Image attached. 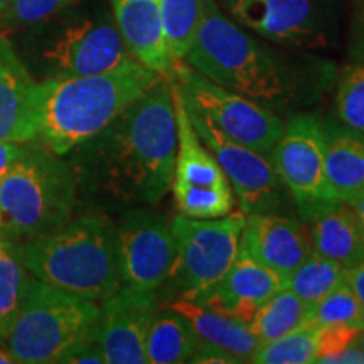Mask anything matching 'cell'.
<instances>
[{"mask_svg": "<svg viewBox=\"0 0 364 364\" xmlns=\"http://www.w3.org/2000/svg\"><path fill=\"white\" fill-rule=\"evenodd\" d=\"M176 144L171 81L164 76L110 125L68 154L78 199L154 206L172 186Z\"/></svg>", "mask_w": 364, "mask_h": 364, "instance_id": "6da1fadb", "label": "cell"}, {"mask_svg": "<svg viewBox=\"0 0 364 364\" xmlns=\"http://www.w3.org/2000/svg\"><path fill=\"white\" fill-rule=\"evenodd\" d=\"M184 61L213 83L279 115L312 107L338 80L332 63L275 51L241 29L215 0H203L201 22Z\"/></svg>", "mask_w": 364, "mask_h": 364, "instance_id": "7a4b0ae2", "label": "cell"}, {"mask_svg": "<svg viewBox=\"0 0 364 364\" xmlns=\"http://www.w3.org/2000/svg\"><path fill=\"white\" fill-rule=\"evenodd\" d=\"M166 75L136 61L88 76H51L38 83L36 140L68 156L112 124Z\"/></svg>", "mask_w": 364, "mask_h": 364, "instance_id": "3957f363", "label": "cell"}, {"mask_svg": "<svg viewBox=\"0 0 364 364\" xmlns=\"http://www.w3.org/2000/svg\"><path fill=\"white\" fill-rule=\"evenodd\" d=\"M26 270L44 284L102 302L122 285L117 225L90 213L41 238L12 243Z\"/></svg>", "mask_w": 364, "mask_h": 364, "instance_id": "277c9868", "label": "cell"}, {"mask_svg": "<svg viewBox=\"0 0 364 364\" xmlns=\"http://www.w3.org/2000/svg\"><path fill=\"white\" fill-rule=\"evenodd\" d=\"M76 204L70 162L38 140L22 144L21 156L0 181V238L21 243L53 233L71 220Z\"/></svg>", "mask_w": 364, "mask_h": 364, "instance_id": "5b68a950", "label": "cell"}, {"mask_svg": "<svg viewBox=\"0 0 364 364\" xmlns=\"http://www.w3.org/2000/svg\"><path fill=\"white\" fill-rule=\"evenodd\" d=\"M100 306L31 275L4 343L21 364L58 363L71 346L97 338Z\"/></svg>", "mask_w": 364, "mask_h": 364, "instance_id": "8992f818", "label": "cell"}, {"mask_svg": "<svg viewBox=\"0 0 364 364\" xmlns=\"http://www.w3.org/2000/svg\"><path fill=\"white\" fill-rule=\"evenodd\" d=\"M247 215L228 213L215 220H194L184 215L171 220L176 258L169 279V292L194 299L225 275L236 258Z\"/></svg>", "mask_w": 364, "mask_h": 364, "instance_id": "52a82bcc", "label": "cell"}, {"mask_svg": "<svg viewBox=\"0 0 364 364\" xmlns=\"http://www.w3.org/2000/svg\"><path fill=\"white\" fill-rule=\"evenodd\" d=\"M166 76L179 86L186 103L203 113L223 135L270 156L285 127L282 115L213 83L186 61L172 63Z\"/></svg>", "mask_w": 364, "mask_h": 364, "instance_id": "ba28073f", "label": "cell"}, {"mask_svg": "<svg viewBox=\"0 0 364 364\" xmlns=\"http://www.w3.org/2000/svg\"><path fill=\"white\" fill-rule=\"evenodd\" d=\"M270 159L299 215L309 223L338 201L326 176L324 120L311 113H295L285 122Z\"/></svg>", "mask_w": 364, "mask_h": 364, "instance_id": "9c48e42d", "label": "cell"}, {"mask_svg": "<svg viewBox=\"0 0 364 364\" xmlns=\"http://www.w3.org/2000/svg\"><path fill=\"white\" fill-rule=\"evenodd\" d=\"M186 108L194 129L225 172L235 198L238 199L240 211L248 216L255 213H275L284 206L289 193L282 184L270 156L228 139L203 113L188 103Z\"/></svg>", "mask_w": 364, "mask_h": 364, "instance_id": "30bf717a", "label": "cell"}, {"mask_svg": "<svg viewBox=\"0 0 364 364\" xmlns=\"http://www.w3.org/2000/svg\"><path fill=\"white\" fill-rule=\"evenodd\" d=\"M236 24L294 49L326 48L331 19L321 0H220Z\"/></svg>", "mask_w": 364, "mask_h": 364, "instance_id": "8fae6325", "label": "cell"}, {"mask_svg": "<svg viewBox=\"0 0 364 364\" xmlns=\"http://www.w3.org/2000/svg\"><path fill=\"white\" fill-rule=\"evenodd\" d=\"M122 284L159 292L166 285L176 258L171 221L132 209L117 226Z\"/></svg>", "mask_w": 364, "mask_h": 364, "instance_id": "7c38bea8", "label": "cell"}, {"mask_svg": "<svg viewBox=\"0 0 364 364\" xmlns=\"http://www.w3.org/2000/svg\"><path fill=\"white\" fill-rule=\"evenodd\" d=\"M53 76H88L135 61L110 17H85L59 33L44 53Z\"/></svg>", "mask_w": 364, "mask_h": 364, "instance_id": "4fadbf2b", "label": "cell"}, {"mask_svg": "<svg viewBox=\"0 0 364 364\" xmlns=\"http://www.w3.org/2000/svg\"><path fill=\"white\" fill-rule=\"evenodd\" d=\"M161 299L152 290L122 284L102 300L97 341L107 364H147L145 339Z\"/></svg>", "mask_w": 364, "mask_h": 364, "instance_id": "5bb4252c", "label": "cell"}, {"mask_svg": "<svg viewBox=\"0 0 364 364\" xmlns=\"http://www.w3.org/2000/svg\"><path fill=\"white\" fill-rule=\"evenodd\" d=\"M284 287L285 282L275 272L238 250L225 275L189 300L250 324L263 304Z\"/></svg>", "mask_w": 364, "mask_h": 364, "instance_id": "9a60e30c", "label": "cell"}, {"mask_svg": "<svg viewBox=\"0 0 364 364\" xmlns=\"http://www.w3.org/2000/svg\"><path fill=\"white\" fill-rule=\"evenodd\" d=\"M240 250L275 272L287 284L295 268L306 260L314 248L299 221L268 211L247 216Z\"/></svg>", "mask_w": 364, "mask_h": 364, "instance_id": "2e32d148", "label": "cell"}, {"mask_svg": "<svg viewBox=\"0 0 364 364\" xmlns=\"http://www.w3.org/2000/svg\"><path fill=\"white\" fill-rule=\"evenodd\" d=\"M38 81L6 36L0 34V140L26 144L38 132Z\"/></svg>", "mask_w": 364, "mask_h": 364, "instance_id": "e0dca14e", "label": "cell"}, {"mask_svg": "<svg viewBox=\"0 0 364 364\" xmlns=\"http://www.w3.org/2000/svg\"><path fill=\"white\" fill-rule=\"evenodd\" d=\"M113 21L130 56L150 70L167 75L172 59L164 38L159 0H110Z\"/></svg>", "mask_w": 364, "mask_h": 364, "instance_id": "ac0fdd59", "label": "cell"}, {"mask_svg": "<svg viewBox=\"0 0 364 364\" xmlns=\"http://www.w3.org/2000/svg\"><path fill=\"white\" fill-rule=\"evenodd\" d=\"M326 176L338 201L349 204L364 191V134L324 120Z\"/></svg>", "mask_w": 364, "mask_h": 364, "instance_id": "d6986e66", "label": "cell"}, {"mask_svg": "<svg viewBox=\"0 0 364 364\" xmlns=\"http://www.w3.org/2000/svg\"><path fill=\"white\" fill-rule=\"evenodd\" d=\"M169 78V76H167ZM171 81L172 105H174L176 117V162L174 179L189 182V184L218 186L226 184L228 179L220 164L203 142L198 130L191 122L184 97L179 86Z\"/></svg>", "mask_w": 364, "mask_h": 364, "instance_id": "ffe728a7", "label": "cell"}, {"mask_svg": "<svg viewBox=\"0 0 364 364\" xmlns=\"http://www.w3.org/2000/svg\"><path fill=\"white\" fill-rule=\"evenodd\" d=\"M309 223V238L314 252L338 262L346 270L353 268L364 257L363 228L349 204H334Z\"/></svg>", "mask_w": 364, "mask_h": 364, "instance_id": "44dd1931", "label": "cell"}, {"mask_svg": "<svg viewBox=\"0 0 364 364\" xmlns=\"http://www.w3.org/2000/svg\"><path fill=\"white\" fill-rule=\"evenodd\" d=\"M169 307L188 318L199 339L231 353L241 363H250V359L260 348L248 322L225 316V314L182 297H176Z\"/></svg>", "mask_w": 364, "mask_h": 364, "instance_id": "7402d4cb", "label": "cell"}, {"mask_svg": "<svg viewBox=\"0 0 364 364\" xmlns=\"http://www.w3.org/2000/svg\"><path fill=\"white\" fill-rule=\"evenodd\" d=\"M199 344V336L182 314L159 309L145 339V358L150 364L189 363Z\"/></svg>", "mask_w": 364, "mask_h": 364, "instance_id": "603a6c76", "label": "cell"}, {"mask_svg": "<svg viewBox=\"0 0 364 364\" xmlns=\"http://www.w3.org/2000/svg\"><path fill=\"white\" fill-rule=\"evenodd\" d=\"M309 306L292 290L280 289L267 300L250 322L258 344H267L289 334L307 322Z\"/></svg>", "mask_w": 364, "mask_h": 364, "instance_id": "cb8c5ba5", "label": "cell"}, {"mask_svg": "<svg viewBox=\"0 0 364 364\" xmlns=\"http://www.w3.org/2000/svg\"><path fill=\"white\" fill-rule=\"evenodd\" d=\"M346 273L348 270L338 262L322 257L312 250L306 260L289 277L285 287L292 290L299 299H302L311 309L327 294L344 284Z\"/></svg>", "mask_w": 364, "mask_h": 364, "instance_id": "d4e9b609", "label": "cell"}, {"mask_svg": "<svg viewBox=\"0 0 364 364\" xmlns=\"http://www.w3.org/2000/svg\"><path fill=\"white\" fill-rule=\"evenodd\" d=\"M171 189L181 215L194 220H215L226 216L228 213H231L236 201L230 182L203 186L172 179Z\"/></svg>", "mask_w": 364, "mask_h": 364, "instance_id": "484cf974", "label": "cell"}, {"mask_svg": "<svg viewBox=\"0 0 364 364\" xmlns=\"http://www.w3.org/2000/svg\"><path fill=\"white\" fill-rule=\"evenodd\" d=\"M164 38L174 61H184L201 22L203 0H159Z\"/></svg>", "mask_w": 364, "mask_h": 364, "instance_id": "4316f807", "label": "cell"}, {"mask_svg": "<svg viewBox=\"0 0 364 364\" xmlns=\"http://www.w3.org/2000/svg\"><path fill=\"white\" fill-rule=\"evenodd\" d=\"M31 273L22 265L11 241L0 238V343H4L19 312Z\"/></svg>", "mask_w": 364, "mask_h": 364, "instance_id": "83f0119b", "label": "cell"}, {"mask_svg": "<svg viewBox=\"0 0 364 364\" xmlns=\"http://www.w3.org/2000/svg\"><path fill=\"white\" fill-rule=\"evenodd\" d=\"M318 329L306 322L282 338L262 344L250 363L257 364H311L317 361Z\"/></svg>", "mask_w": 364, "mask_h": 364, "instance_id": "f1b7e54d", "label": "cell"}, {"mask_svg": "<svg viewBox=\"0 0 364 364\" xmlns=\"http://www.w3.org/2000/svg\"><path fill=\"white\" fill-rule=\"evenodd\" d=\"M307 322L316 327L351 326L364 329V311L348 282L309 309Z\"/></svg>", "mask_w": 364, "mask_h": 364, "instance_id": "f546056e", "label": "cell"}, {"mask_svg": "<svg viewBox=\"0 0 364 364\" xmlns=\"http://www.w3.org/2000/svg\"><path fill=\"white\" fill-rule=\"evenodd\" d=\"M336 118L364 134V65L354 61L339 75L334 98Z\"/></svg>", "mask_w": 364, "mask_h": 364, "instance_id": "4dcf8cb0", "label": "cell"}, {"mask_svg": "<svg viewBox=\"0 0 364 364\" xmlns=\"http://www.w3.org/2000/svg\"><path fill=\"white\" fill-rule=\"evenodd\" d=\"M76 0H14L0 14V26L19 27L43 22L73 6Z\"/></svg>", "mask_w": 364, "mask_h": 364, "instance_id": "1f68e13d", "label": "cell"}, {"mask_svg": "<svg viewBox=\"0 0 364 364\" xmlns=\"http://www.w3.org/2000/svg\"><path fill=\"white\" fill-rule=\"evenodd\" d=\"M317 329H318L317 361L321 358L331 356V354H336L343 351L346 348H349V346L356 344L359 334H361L363 331L351 326H324V327H317Z\"/></svg>", "mask_w": 364, "mask_h": 364, "instance_id": "d6a6232c", "label": "cell"}, {"mask_svg": "<svg viewBox=\"0 0 364 364\" xmlns=\"http://www.w3.org/2000/svg\"><path fill=\"white\" fill-rule=\"evenodd\" d=\"M61 364H107L102 351V346L97 338H88L71 346L68 351L59 356Z\"/></svg>", "mask_w": 364, "mask_h": 364, "instance_id": "836d02e7", "label": "cell"}, {"mask_svg": "<svg viewBox=\"0 0 364 364\" xmlns=\"http://www.w3.org/2000/svg\"><path fill=\"white\" fill-rule=\"evenodd\" d=\"M189 363L196 364H240L241 361L231 353L225 351V349L218 348V346L206 343V341L199 339L198 348L191 358Z\"/></svg>", "mask_w": 364, "mask_h": 364, "instance_id": "e575fe53", "label": "cell"}, {"mask_svg": "<svg viewBox=\"0 0 364 364\" xmlns=\"http://www.w3.org/2000/svg\"><path fill=\"white\" fill-rule=\"evenodd\" d=\"M346 282H348L349 289L356 295L364 311V257L353 268H349L346 273Z\"/></svg>", "mask_w": 364, "mask_h": 364, "instance_id": "d590c367", "label": "cell"}, {"mask_svg": "<svg viewBox=\"0 0 364 364\" xmlns=\"http://www.w3.org/2000/svg\"><path fill=\"white\" fill-rule=\"evenodd\" d=\"M22 144L16 142H4L0 140V181L7 176V172L11 171L14 162L17 161V157L21 156Z\"/></svg>", "mask_w": 364, "mask_h": 364, "instance_id": "8d00e7d4", "label": "cell"}, {"mask_svg": "<svg viewBox=\"0 0 364 364\" xmlns=\"http://www.w3.org/2000/svg\"><path fill=\"white\" fill-rule=\"evenodd\" d=\"M317 363H356L364 364V351L358 344L349 346V348L343 349V351L331 354V356L321 358Z\"/></svg>", "mask_w": 364, "mask_h": 364, "instance_id": "74e56055", "label": "cell"}, {"mask_svg": "<svg viewBox=\"0 0 364 364\" xmlns=\"http://www.w3.org/2000/svg\"><path fill=\"white\" fill-rule=\"evenodd\" d=\"M351 53L356 63H363L364 65V9L359 14L356 27H354V38H353V46Z\"/></svg>", "mask_w": 364, "mask_h": 364, "instance_id": "f35d334b", "label": "cell"}, {"mask_svg": "<svg viewBox=\"0 0 364 364\" xmlns=\"http://www.w3.org/2000/svg\"><path fill=\"white\" fill-rule=\"evenodd\" d=\"M349 206H351L354 209V213H356L358 220L361 223L363 235H364V191L359 196H356L351 203H349Z\"/></svg>", "mask_w": 364, "mask_h": 364, "instance_id": "ab89813d", "label": "cell"}, {"mask_svg": "<svg viewBox=\"0 0 364 364\" xmlns=\"http://www.w3.org/2000/svg\"><path fill=\"white\" fill-rule=\"evenodd\" d=\"M16 363V359H14V356L11 354V351L6 348H0V364H12Z\"/></svg>", "mask_w": 364, "mask_h": 364, "instance_id": "60d3db41", "label": "cell"}, {"mask_svg": "<svg viewBox=\"0 0 364 364\" xmlns=\"http://www.w3.org/2000/svg\"><path fill=\"white\" fill-rule=\"evenodd\" d=\"M12 2H14V0H0V14L6 11V9L11 6Z\"/></svg>", "mask_w": 364, "mask_h": 364, "instance_id": "b9f144b4", "label": "cell"}, {"mask_svg": "<svg viewBox=\"0 0 364 364\" xmlns=\"http://www.w3.org/2000/svg\"><path fill=\"white\" fill-rule=\"evenodd\" d=\"M356 344H358L359 348H361L363 351H364V329L361 331V334H359V338H358V343H356Z\"/></svg>", "mask_w": 364, "mask_h": 364, "instance_id": "7bdbcfd3", "label": "cell"}]
</instances>
